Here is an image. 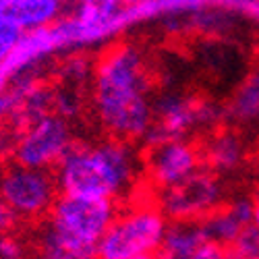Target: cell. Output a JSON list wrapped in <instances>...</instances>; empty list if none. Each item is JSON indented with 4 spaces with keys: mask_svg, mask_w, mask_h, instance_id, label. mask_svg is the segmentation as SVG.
Here are the masks:
<instances>
[{
    "mask_svg": "<svg viewBox=\"0 0 259 259\" xmlns=\"http://www.w3.org/2000/svg\"><path fill=\"white\" fill-rule=\"evenodd\" d=\"M149 71L131 41H112L98 56L94 69V100L104 131L112 141L128 143L152 126L147 102Z\"/></svg>",
    "mask_w": 259,
    "mask_h": 259,
    "instance_id": "6da1fadb",
    "label": "cell"
},
{
    "mask_svg": "<svg viewBox=\"0 0 259 259\" xmlns=\"http://www.w3.org/2000/svg\"><path fill=\"white\" fill-rule=\"evenodd\" d=\"M58 168V183L64 195L112 199L131 181L133 158L126 143L112 139L100 147L71 143Z\"/></svg>",
    "mask_w": 259,
    "mask_h": 259,
    "instance_id": "7a4b0ae2",
    "label": "cell"
},
{
    "mask_svg": "<svg viewBox=\"0 0 259 259\" xmlns=\"http://www.w3.org/2000/svg\"><path fill=\"white\" fill-rule=\"evenodd\" d=\"M48 222L58 239L79 259H96L98 243L114 220V203L110 197H56L50 207Z\"/></svg>",
    "mask_w": 259,
    "mask_h": 259,
    "instance_id": "3957f363",
    "label": "cell"
},
{
    "mask_svg": "<svg viewBox=\"0 0 259 259\" xmlns=\"http://www.w3.org/2000/svg\"><path fill=\"white\" fill-rule=\"evenodd\" d=\"M164 230L160 205H154V201L137 203L106 228L96 259H154Z\"/></svg>",
    "mask_w": 259,
    "mask_h": 259,
    "instance_id": "277c9868",
    "label": "cell"
},
{
    "mask_svg": "<svg viewBox=\"0 0 259 259\" xmlns=\"http://www.w3.org/2000/svg\"><path fill=\"white\" fill-rule=\"evenodd\" d=\"M0 197L7 207L25 220L48 215L56 201V179L50 168H27L15 164L5 170L0 181Z\"/></svg>",
    "mask_w": 259,
    "mask_h": 259,
    "instance_id": "5b68a950",
    "label": "cell"
},
{
    "mask_svg": "<svg viewBox=\"0 0 259 259\" xmlns=\"http://www.w3.org/2000/svg\"><path fill=\"white\" fill-rule=\"evenodd\" d=\"M218 175L209 168L191 172L183 181L162 189L160 209L170 220H201L222 203Z\"/></svg>",
    "mask_w": 259,
    "mask_h": 259,
    "instance_id": "8992f818",
    "label": "cell"
},
{
    "mask_svg": "<svg viewBox=\"0 0 259 259\" xmlns=\"http://www.w3.org/2000/svg\"><path fill=\"white\" fill-rule=\"evenodd\" d=\"M143 164L147 175V187L166 189L189 177L191 172L203 168L201 139L149 141L143 152Z\"/></svg>",
    "mask_w": 259,
    "mask_h": 259,
    "instance_id": "52a82bcc",
    "label": "cell"
},
{
    "mask_svg": "<svg viewBox=\"0 0 259 259\" xmlns=\"http://www.w3.org/2000/svg\"><path fill=\"white\" fill-rule=\"evenodd\" d=\"M154 118L149 126V141L183 139L191 128L201 124H213L218 118L215 106L201 96H164L152 108Z\"/></svg>",
    "mask_w": 259,
    "mask_h": 259,
    "instance_id": "ba28073f",
    "label": "cell"
},
{
    "mask_svg": "<svg viewBox=\"0 0 259 259\" xmlns=\"http://www.w3.org/2000/svg\"><path fill=\"white\" fill-rule=\"evenodd\" d=\"M69 126L62 118L48 114L19 133L15 162L27 168H52L71 147Z\"/></svg>",
    "mask_w": 259,
    "mask_h": 259,
    "instance_id": "9c48e42d",
    "label": "cell"
},
{
    "mask_svg": "<svg viewBox=\"0 0 259 259\" xmlns=\"http://www.w3.org/2000/svg\"><path fill=\"white\" fill-rule=\"evenodd\" d=\"M201 152H203V166L211 172H232L249 158L247 145L243 137L236 133V128L224 124L215 126L213 131L201 139Z\"/></svg>",
    "mask_w": 259,
    "mask_h": 259,
    "instance_id": "30bf717a",
    "label": "cell"
},
{
    "mask_svg": "<svg viewBox=\"0 0 259 259\" xmlns=\"http://www.w3.org/2000/svg\"><path fill=\"white\" fill-rule=\"evenodd\" d=\"M207 239L220 245L232 243L239 232L253 222V199L241 197L232 203H220L199 220Z\"/></svg>",
    "mask_w": 259,
    "mask_h": 259,
    "instance_id": "8fae6325",
    "label": "cell"
},
{
    "mask_svg": "<svg viewBox=\"0 0 259 259\" xmlns=\"http://www.w3.org/2000/svg\"><path fill=\"white\" fill-rule=\"evenodd\" d=\"M205 241L209 239L199 220H172V226L164 230L154 259H189Z\"/></svg>",
    "mask_w": 259,
    "mask_h": 259,
    "instance_id": "7c38bea8",
    "label": "cell"
},
{
    "mask_svg": "<svg viewBox=\"0 0 259 259\" xmlns=\"http://www.w3.org/2000/svg\"><path fill=\"white\" fill-rule=\"evenodd\" d=\"M60 0H0V15L21 27H41L54 19Z\"/></svg>",
    "mask_w": 259,
    "mask_h": 259,
    "instance_id": "4fadbf2b",
    "label": "cell"
},
{
    "mask_svg": "<svg viewBox=\"0 0 259 259\" xmlns=\"http://www.w3.org/2000/svg\"><path fill=\"white\" fill-rule=\"evenodd\" d=\"M224 116L232 124H249L259 118V71L247 75L224 108Z\"/></svg>",
    "mask_w": 259,
    "mask_h": 259,
    "instance_id": "5bb4252c",
    "label": "cell"
},
{
    "mask_svg": "<svg viewBox=\"0 0 259 259\" xmlns=\"http://www.w3.org/2000/svg\"><path fill=\"white\" fill-rule=\"evenodd\" d=\"M118 5L120 0H81L77 21L73 23L77 33L100 29L106 23H110L118 13Z\"/></svg>",
    "mask_w": 259,
    "mask_h": 259,
    "instance_id": "9a60e30c",
    "label": "cell"
},
{
    "mask_svg": "<svg viewBox=\"0 0 259 259\" xmlns=\"http://www.w3.org/2000/svg\"><path fill=\"white\" fill-rule=\"evenodd\" d=\"M21 41H23V27L13 19L0 15V60H5Z\"/></svg>",
    "mask_w": 259,
    "mask_h": 259,
    "instance_id": "2e32d148",
    "label": "cell"
},
{
    "mask_svg": "<svg viewBox=\"0 0 259 259\" xmlns=\"http://www.w3.org/2000/svg\"><path fill=\"white\" fill-rule=\"evenodd\" d=\"M230 245L245 259H257L259 257V230H257V226L253 222L247 224Z\"/></svg>",
    "mask_w": 259,
    "mask_h": 259,
    "instance_id": "e0dca14e",
    "label": "cell"
},
{
    "mask_svg": "<svg viewBox=\"0 0 259 259\" xmlns=\"http://www.w3.org/2000/svg\"><path fill=\"white\" fill-rule=\"evenodd\" d=\"M224 245L215 243V241H205L201 247H197L189 255V259H222Z\"/></svg>",
    "mask_w": 259,
    "mask_h": 259,
    "instance_id": "ac0fdd59",
    "label": "cell"
},
{
    "mask_svg": "<svg viewBox=\"0 0 259 259\" xmlns=\"http://www.w3.org/2000/svg\"><path fill=\"white\" fill-rule=\"evenodd\" d=\"M0 259H23V249L9 234L0 236Z\"/></svg>",
    "mask_w": 259,
    "mask_h": 259,
    "instance_id": "d6986e66",
    "label": "cell"
},
{
    "mask_svg": "<svg viewBox=\"0 0 259 259\" xmlns=\"http://www.w3.org/2000/svg\"><path fill=\"white\" fill-rule=\"evenodd\" d=\"M13 222H15V213L7 207V203L0 197V236H7L11 232Z\"/></svg>",
    "mask_w": 259,
    "mask_h": 259,
    "instance_id": "ffe728a7",
    "label": "cell"
},
{
    "mask_svg": "<svg viewBox=\"0 0 259 259\" xmlns=\"http://www.w3.org/2000/svg\"><path fill=\"white\" fill-rule=\"evenodd\" d=\"M222 259H245V257H243L239 251H236V249H234V247L228 243V245H224V251H222Z\"/></svg>",
    "mask_w": 259,
    "mask_h": 259,
    "instance_id": "44dd1931",
    "label": "cell"
},
{
    "mask_svg": "<svg viewBox=\"0 0 259 259\" xmlns=\"http://www.w3.org/2000/svg\"><path fill=\"white\" fill-rule=\"evenodd\" d=\"M251 199H253V224L259 230V193H257L255 197H251Z\"/></svg>",
    "mask_w": 259,
    "mask_h": 259,
    "instance_id": "7402d4cb",
    "label": "cell"
},
{
    "mask_svg": "<svg viewBox=\"0 0 259 259\" xmlns=\"http://www.w3.org/2000/svg\"><path fill=\"white\" fill-rule=\"evenodd\" d=\"M120 3H124V5H137V3H141V0H120Z\"/></svg>",
    "mask_w": 259,
    "mask_h": 259,
    "instance_id": "603a6c76",
    "label": "cell"
},
{
    "mask_svg": "<svg viewBox=\"0 0 259 259\" xmlns=\"http://www.w3.org/2000/svg\"><path fill=\"white\" fill-rule=\"evenodd\" d=\"M257 259H259V257H257Z\"/></svg>",
    "mask_w": 259,
    "mask_h": 259,
    "instance_id": "cb8c5ba5",
    "label": "cell"
}]
</instances>
